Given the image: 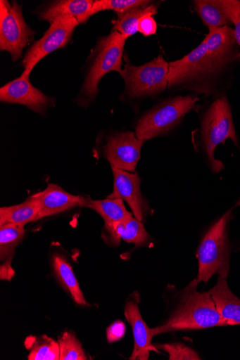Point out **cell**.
<instances>
[{"instance_id": "cell-1", "label": "cell", "mask_w": 240, "mask_h": 360, "mask_svg": "<svg viewBox=\"0 0 240 360\" xmlns=\"http://www.w3.org/2000/svg\"><path fill=\"white\" fill-rule=\"evenodd\" d=\"M198 285L195 279L184 289L180 304L172 315L163 325L151 329L153 337L168 333L229 325L218 312L210 291L198 292Z\"/></svg>"}, {"instance_id": "cell-2", "label": "cell", "mask_w": 240, "mask_h": 360, "mask_svg": "<svg viewBox=\"0 0 240 360\" xmlns=\"http://www.w3.org/2000/svg\"><path fill=\"white\" fill-rule=\"evenodd\" d=\"M201 135L209 165L215 174H218L225 167L221 160L215 158L217 147L220 144L225 145L227 139H231L239 147L232 110L226 95L217 98L206 112L201 121Z\"/></svg>"}, {"instance_id": "cell-3", "label": "cell", "mask_w": 240, "mask_h": 360, "mask_svg": "<svg viewBox=\"0 0 240 360\" xmlns=\"http://www.w3.org/2000/svg\"><path fill=\"white\" fill-rule=\"evenodd\" d=\"M126 40L120 32L113 31L108 37H103L98 41L78 98L79 104L85 107L94 101L98 85L107 74L111 72L121 73Z\"/></svg>"}, {"instance_id": "cell-4", "label": "cell", "mask_w": 240, "mask_h": 360, "mask_svg": "<svg viewBox=\"0 0 240 360\" xmlns=\"http://www.w3.org/2000/svg\"><path fill=\"white\" fill-rule=\"evenodd\" d=\"M232 211L225 213L204 236L198 246L196 257L198 260V283H208L215 275L227 278L229 266V245L227 224Z\"/></svg>"}, {"instance_id": "cell-5", "label": "cell", "mask_w": 240, "mask_h": 360, "mask_svg": "<svg viewBox=\"0 0 240 360\" xmlns=\"http://www.w3.org/2000/svg\"><path fill=\"white\" fill-rule=\"evenodd\" d=\"M168 87L194 86L205 95L214 94L218 86L207 55V46L201 44L183 58L169 63Z\"/></svg>"}, {"instance_id": "cell-6", "label": "cell", "mask_w": 240, "mask_h": 360, "mask_svg": "<svg viewBox=\"0 0 240 360\" xmlns=\"http://www.w3.org/2000/svg\"><path fill=\"white\" fill-rule=\"evenodd\" d=\"M198 101L196 96H179L153 108L137 124V138L145 141L168 134L195 108Z\"/></svg>"}, {"instance_id": "cell-7", "label": "cell", "mask_w": 240, "mask_h": 360, "mask_svg": "<svg viewBox=\"0 0 240 360\" xmlns=\"http://www.w3.org/2000/svg\"><path fill=\"white\" fill-rule=\"evenodd\" d=\"M124 70L120 74L125 83L126 93L132 98L151 96L168 86L169 63L162 55L140 67H134L127 56Z\"/></svg>"}, {"instance_id": "cell-8", "label": "cell", "mask_w": 240, "mask_h": 360, "mask_svg": "<svg viewBox=\"0 0 240 360\" xmlns=\"http://www.w3.org/2000/svg\"><path fill=\"white\" fill-rule=\"evenodd\" d=\"M35 34L26 24L17 2L11 6L4 0L0 1V50L9 52L13 60L17 61Z\"/></svg>"}, {"instance_id": "cell-9", "label": "cell", "mask_w": 240, "mask_h": 360, "mask_svg": "<svg viewBox=\"0 0 240 360\" xmlns=\"http://www.w3.org/2000/svg\"><path fill=\"white\" fill-rule=\"evenodd\" d=\"M79 24L77 19L72 16L64 15L56 18L44 37L27 52L23 62L25 71L21 76L29 77L34 68L44 57L65 47Z\"/></svg>"}, {"instance_id": "cell-10", "label": "cell", "mask_w": 240, "mask_h": 360, "mask_svg": "<svg viewBox=\"0 0 240 360\" xmlns=\"http://www.w3.org/2000/svg\"><path fill=\"white\" fill-rule=\"evenodd\" d=\"M204 40L208 58L219 82L221 76L240 59V49L235 39L234 30L230 26L210 29Z\"/></svg>"}, {"instance_id": "cell-11", "label": "cell", "mask_w": 240, "mask_h": 360, "mask_svg": "<svg viewBox=\"0 0 240 360\" xmlns=\"http://www.w3.org/2000/svg\"><path fill=\"white\" fill-rule=\"evenodd\" d=\"M144 144L132 132L119 134L109 138L104 154L112 169L132 173L141 158Z\"/></svg>"}, {"instance_id": "cell-12", "label": "cell", "mask_w": 240, "mask_h": 360, "mask_svg": "<svg viewBox=\"0 0 240 360\" xmlns=\"http://www.w3.org/2000/svg\"><path fill=\"white\" fill-rule=\"evenodd\" d=\"M114 186L108 199H120L125 201L137 219L143 221L148 212L149 206L141 191L142 182L138 174L113 169Z\"/></svg>"}, {"instance_id": "cell-13", "label": "cell", "mask_w": 240, "mask_h": 360, "mask_svg": "<svg viewBox=\"0 0 240 360\" xmlns=\"http://www.w3.org/2000/svg\"><path fill=\"white\" fill-rule=\"evenodd\" d=\"M0 101L23 105L40 114L52 103L51 98L30 84L29 77L23 76L0 88Z\"/></svg>"}, {"instance_id": "cell-14", "label": "cell", "mask_w": 240, "mask_h": 360, "mask_svg": "<svg viewBox=\"0 0 240 360\" xmlns=\"http://www.w3.org/2000/svg\"><path fill=\"white\" fill-rule=\"evenodd\" d=\"M139 295L134 292L125 307V316L130 323L134 336V349L130 359L148 360L151 352L159 353L158 348L152 345L151 329L149 328L139 309Z\"/></svg>"}, {"instance_id": "cell-15", "label": "cell", "mask_w": 240, "mask_h": 360, "mask_svg": "<svg viewBox=\"0 0 240 360\" xmlns=\"http://www.w3.org/2000/svg\"><path fill=\"white\" fill-rule=\"evenodd\" d=\"M39 202L37 221L75 207H85L88 198L71 194L56 184H49L44 191L35 193Z\"/></svg>"}, {"instance_id": "cell-16", "label": "cell", "mask_w": 240, "mask_h": 360, "mask_svg": "<svg viewBox=\"0 0 240 360\" xmlns=\"http://www.w3.org/2000/svg\"><path fill=\"white\" fill-rule=\"evenodd\" d=\"M24 226L13 224L0 226V278L11 281L15 276L12 260L16 247L25 236Z\"/></svg>"}, {"instance_id": "cell-17", "label": "cell", "mask_w": 240, "mask_h": 360, "mask_svg": "<svg viewBox=\"0 0 240 360\" xmlns=\"http://www.w3.org/2000/svg\"><path fill=\"white\" fill-rule=\"evenodd\" d=\"M227 278L220 276L210 292L218 312L229 325H240V300L230 290Z\"/></svg>"}, {"instance_id": "cell-18", "label": "cell", "mask_w": 240, "mask_h": 360, "mask_svg": "<svg viewBox=\"0 0 240 360\" xmlns=\"http://www.w3.org/2000/svg\"><path fill=\"white\" fill-rule=\"evenodd\" d=\"M51 265L56 279L73 301L80 306L89 307L70 262L56 253L51 257Z\"/></svg>"}, {"instance_id": "cell-19", "label": "cell", "mask_w": 240, "mask_h": 360, "mask_svg": "<svg viewBox=\"0 0 240 360\" xmlns=\"http://www.w3.org/2000/svg\"><path fill=\"white\" fill-rule=\"evenodd\" d=\"M94 1L91 0H61L49 5L40 14L42 20L51 23L60 16L68 15L77 19L80 23L86 22L87 15Z\"/></svg>"}, {"instance_id": "cell-20", "label": "cell", "mask_w": 240, "mask_h": 360, "mask_svg": "<svg viewBox=\"0 0 240 360\" xmlns=\"http://www.w3.org/2000/svg\"><path fill=\"white\" fill-rule=\"evenodd\" d=\"M39 210V200L34 194L21 204L0 209V226L13 224L25 226L37 221Z\"/></svg>"}, {"instance_id": "cell-21", "label": "cell", "mask_w": 240, "mask_h": 360, "mask_svg": "<svg viewBox=\"0 0 240 360\" xmlns=\"http://www.w3.org/2000/svg\"><path fill=\"white\" fill-rule=\"evenodd\" d=\"M194 11L209 29L219 28L232 25L229 20L223 0H196Z\"/></svg>"}, {"instance_id": "cell-22", "label": "cell", "mask_w": 240, "mask_h": 360, "mask_svg": "<svg viewBox=\"0 0 240 360\" xmlns=\"http://www.w3.org/2000/svg\"><path fill=\"white\" fill-rule=\"evenodd\" d=\"M158 6L149 4L146 6L134 8L125 13L117 14L118 19L113 22V31L127 39L138 32V23L140 19L146 15H156Z\"/></svg>"}, {"instance_id": "cell-23", "label": "cell", "mask_w": 240, "mask_h": 360, "mask_svg": "<svg viewBox=\"0 0 240 360\" xmlns=\"http://www.w3.org/2000/svg\"><path fill=\"white\" fill-rule=\"evenodd\" d=\"M85 207L97 212L105 223L127 221L133 217V214L127 211L123 200L120 199L92 200L88 198Z\"/></svg>"}, {"instance_id": "cell-24", "label": "cell", "mask_w": 240, "mask_h": 360, "mask_svg": "<svg viewBox=\"0 0 240 360\" xmlns=\"http://www.w3.org/2000/svg\"><path fill=\"white\" fill-rule=\"evenodd\" d=\"M25 345L30 351L28 360H59L58 343L47 335L29 337Z\"/></svg>"}, {"instance_id": "cell-25", "label": "cell", "mask_w": 240, "mask_h": 360, "mask_svg": "<svg viewBox=\"0 0 240 360\" xmlns=\"http://www.w3.org/2000/svg\"><path fill=\"white\" fill-rule=\"evenodd\" d=\"M146 0H97L89 11L86 20L91 16L101 11H113L117 14L125 13L134 8L151 4Z\"/></svg>"}, {"instance_id": "cell-26", "label": "cell", "mask_w": 240, "mask_h": 360, "mask_svg": "<svg viewBox=\"0 0 240 360\" xmlns=\"http://www.w3.org/2000/svg\"><path fill=\"white\" fill-rule=\"evenodd\" d=\"M60 360H87L82 345L72 332H64L58 339Z\"/></svg>"}, {"instance_id": "cell-27", "label": "cell", "mask_w": 240, "mask_h": 360, "mask_svg": "<svg viewBox=\"0 0 240 360\" xmlns=\"http://www.w3.org/2000/svg\"><path fill=\"white\" fill-rule=\"evenodd\" d=\"M122 240L134 244L137 248L149 246L151 243V237L146 231L144 224L134 217L125 222Z\"/></svg>"}, {"instance_id": "cell-28", "label": "cell", "mask_w": 240, "mask_h": 360, "mask_svg": "<svg viewBox=\"0 0 240 360\" xmlns=\"http://www.w3.org/2000/svg\"><path fill=\"white\" fill-rule=\"evenodd\" d=\"M167 352L170 360H198L200 356L191 347L182 343L161 344L155 345Z\"/></svg>"}, {"instance_id": "cell-29", "label": "cell", "mask_w": 240, "mask_h": 360, "mask_svg": "<svg viewBox=\"0 0 240 360\" xmlns=\"http://www.w3.org/2000/svg\"><path fill=\"white\" fill-rule=\"evenodd\" d=\"M126 221L105 223L102 232V238L110 246H118L122 240Z\"/></svg>"}, {"instance_id": "cell-30", "label": "cell", "mask_w": 240, "mask_h": 360, "mask_svg": "<svg viewBox=\"0 0 240 360\" xmlns=\"http://www.w3.org/2000/svg\"><path fill=\"white\" fill-rule=\"evenodd\" d=\"M137 28H138V32L146 37L156 34L157 23L153 18V15L148 14L142 17Z\"/></svg>"}, {"instance_id": "cell-31", "label": "cell", "mask_w": 240, "mask_h": 360, "mask_svg": "<svg viewBox=\"0 0 240 360\" xmlns=\"http://www.w3.org/2000/svg\"><path fill=\"white\" fill-rule=\"evenodd\" d=\"M126 333V326L122 321L113 323L107 330V339L109 343L122 340Z\"/></svg>"}, {"instance_id": "cell-32", "label": "cell", "mask_w": 240, "mask_h": 360, "mask_svg": "<svg viewBox=\"0 0 240 360\" xmlns=\"http://www.w3.org/2000/svg\"><path fill=\"white\" fill-rule=\"evenodd\" d=\"M234 37L236 41V44L240 49V15L239 17L238 20L234 24ZM240 57V53H239Z\"/></svg>"}, {"instance_id": "cell-33", "label": "cell", "mask_w": 240, "mask_h": 360, "mask_svg": "<svg viewBox=\"0 0 240 360\" xmlns=\"http://www.w3.org/2000/svg\"><path fill=\"white\" fill-rule=\"evenodd\" d=\"M240 206V200L237 202L236 207Z\"/></svg>"}]
</instances>
